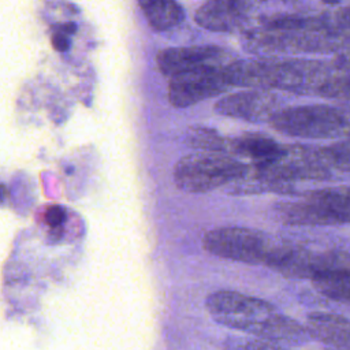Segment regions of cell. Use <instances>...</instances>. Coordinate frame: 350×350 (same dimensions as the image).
Listing matches in <instances>:
<instances>
[{"label": "cell", "mask_w": 350, "mask_h": 350, "mask_svg": "<svg viewBox=\"0 0 350 350\" xmlns=\"http://www.w3.org/2000/svg\"><path fill=\"white\" fill-rule=\"evenodd\" d=\"M250 172L261 179L294 186L304 180H334L349 174V142L328 146L280 145L272 157L252 163Z\"/></svg>", "instance_id": "obj_1"}, {"label": "cell", "mask_w": 350, "mask_h": 350, "mask_svg": "<svg viewBox=\"0 0 350 350\" xmlns=\"http://www.w3.org/2000/svg\"><path fill=\"white\" fill-rule=\"evenodd\" d=\"M201 242L212 256L269 268H275L293 246L284 238L246 227L213 228L204 234Z\"/></svg>", "instance_id": "obj_2"}, {"label": "cell", "mask_w": 350, "mask_h": 350, "mask_svg": "<svg viewBox=\"0 0 350 350\" xmlns=\"http://www.w3.org/2000/svg\"><path fill=\"white\" fill-rule=\"evenodd\" d=\"M349 187L313 189L299 201H280L272 206L273 217L286 226H340L349 221Z\"/></svg>", "instance_id": "obj_3"}, {"label": "cell", "mask_w": 350, "mask_h": 350, "mask_svg": "<svg viewBox=\"0 0 350 350\" xmlns=\"http://www.w3.org/2000/svg\"><path fill=\"white\" fill-rule=\"evenodd\" d=\"M250 165L217 152L201 150L180 157L174 167V182L185 193H208L249 172Z\"/></svg>", "instance_id": "obj_4"}, {"label": "cell", "mask_w": 350, "mask_h": 350, "mask_svg": "<svg viewBox=\"0 0 350 350\" xmlns=\"http://www.w3.org/2000/svg\"><path fill=\"white\" fill-rule=\"evenodd\" d=\"M268 122L282 134L305 139H334L349 134L347 112L327 104L280 108Z\"/></svg>", "instance_id": "obj_5"}, {"label": "cell", "mask_w": 350, "mask_h": 350, "mask_svg": "<svg viewBox=\"0 0 350 350\" xmlns=\"http://www.w3.org/2000/svg\"><path fill=\"white\" fill-rule=\"evenodd\" d=\"M211 317L228 328L254 335V332L278 310L261 298L232 290H219L206 298Z\"/></svg>", "instance_id": "obj_6"}, {"label": "cell", "mask_w": 350, "mask_h": 350, "mask_svg": "<svg viewBox=\"0 0 350 350\" xmlns=\"http://www.w3.org/2000/svg\"><path fill=\"white\" fill-rule=\"evenodd\" d=\"M226 64L205 66L170 77V104L175 108H187L228 90L231 85L226 75Z\"/></svg>", "instance_id": "obj_7"}, {"label": "cell", "mask_w": 350, "mask_h": 350, "mask_svg": "<svg viewBox=\"0 0 350 350\" xmlns=\"http://www.w3.org/2000/svg\"><path fill=\"white\" fill-rule=\"evenodd\" d=\"M349 253L342 249L312 250L293 243L288 253L273 268L283 276L293 279H313L321 272L350 269Z\"/></svg>", "instance_id": "obj_8"}, {"label": "cell", "mask_w": 350, "mask_h": 350, "mask_svg": "<svg viewBox=\"0 0 350 350\" xmlns=\"http://www.w3.org/2000/svg\"><path fill=\"white\" fill-rule=\"evenodd\" d=\"M280 97L269 89H249L227 94L213 105L216 113L246 122H268L279 111Z\"/></svg>", "instance_id": "obj_9"}, {"label": "cell", "mask_w": 350, "mask_h": 350, "mask_svg": "<svg viewBox=\"0 0 350 350\" xmlns=\"http://www.w3.org/2000/svg\"><path fill=\"white\" fill-rule=\"evenodd\" d=\"M228 53L215 45H196L161 49L156 56L159 71L165 77H172L185 71L205 66L228 63Z\"/></svg>", "instance_id": "obj_10"}, {"label": "cell", "mask_w": 350, "mask_h": 350, "mask_svg": "<svg viewBox=\"0 0 350 350\" xmlns=\"http://www.w3.org/2000/svg\"><path fill=\"white\" fill-rule=\"evenodd\" d=\"M305 327L310 338L327 346L340 350L350 349V323L340 314L325 312L309 313Z\"/></svg>", "instance_id": "obj_11"}, {"label": "cell", "mask_w": 350, "mask_h": 350, "mask_svg": "<svg viewBox=\"0 0 350 350\" xmlns=\"http://www.w3.org/2000/svg\"><path fill=\"white\" fill-rule=\"evenodd\" d=\"M245 11L239 0H211L196 12V22L212 31H231L243 22Z\"/></svg>", "instance_id": "obj_12"}, {"label": "cell", "mask_w": 350, "mask_h": 350, "mask_svg": "<svg viewBox=\"0 0 350 350\" xmlns=\"http://www.w3.org/2000/svg\"><path fill=\"white\" fill-rule=\"evenodd\" d=\"M279 149L280 144L264 134L246 133L238 137H230V156L247 157L252 163L267 160L276 154Z\"/></svg>", "instance_id": "obj_13"}, {"label": "cell", "mask_w": 350, "mask_h": 350, "mask_svg": "<svg viewBox=\"0 0 350 350\" xmlns=\"http://www.w3.org/2000/svg\"><path fill=\"white\" fill-rule=\"evenodd\" d=\"M149 23L157 31L170 30L183 19V10L176 0H138Z\"/></svg>", "instance_id": "obj_14"}, {"label": "cell", "mask_w": 350, "mask_h": 350, "mask_svg": "<svg viewBox=\"0 0 350 350\" xmlns=\"http://www.w3.org/2000/svg\"><path fill=\"white\" fill-rule=\"evenodd\" d=\"M312 284L320 294L339 302H349L350 298V269H332L314 276Z\"/></svg>", "instance_id": "obj_15"}, {"label": "cell", "mask_w": 350, "mask_h": 350, "mask_svg": "<svg viewBox=\"0 0 350 350\" xmlns=\"http://www.w3.org/2000/svg\"><path fill=\"white\" fill-rule=\"evenodd\" d=\"M185 144L194 149L230 153V137L221 135L219 131L205 126H193L186 130Z\"/></svg>", "instance_id": "obj_16"}, {"label": "cell", "mask_w": 350, "mask_h": 350, "mask_svg": "<svg viewBox=\"0 0 350 350\" xmlns=\"http://www.w3.org/2000/svg\"><path fill=\"white\" fill-rule=\"evenodd\" d=\"M66 219V211L62 206H51L45 212V223L51 228H59Z\"/></svg>", "instance_id": "obj_17"}, {"label": "cell", "mask_w": 350, "mask_h": 350, "mask_svg": "<svg viewBox=\"0 0 350 350\" xmlns=\"http://www.w3.org/2000/svg\"><path fill=\"white\" fill-rule=\"evenodd\" d=\"M70 34H67L66 31H63L60 27L57 31H55L52 34V45L56 51L59 52H66L70 48Z\"/></svg>", "instance_id": "obj_18"}, {"label": "cell", "mask_w": 350, "mask_h": 350, "mask_svg": "<svg viewBox=\"0 0 350 350\" xmlns=\"http://www.w3.org/2000/svg\"><path fill=\"white\" fill-rule=\"evenodd\" d=\"M325 4H331V5H334V4H339L340 3V0H323Z\"/></svg>", "instance_id": "obj_19"}]
</instances>
